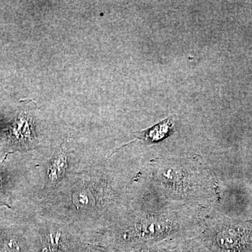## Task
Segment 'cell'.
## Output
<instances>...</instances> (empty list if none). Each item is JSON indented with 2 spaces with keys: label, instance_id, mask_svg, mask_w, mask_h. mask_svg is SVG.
Here are the masks:
<instances>
[{
  "label": "cell",
  "instance_id": "9",
  "mask_svg": "<svg viewBox=\"0 0 252 252\" xmlns=\"http://www.w3.org/2000/svg\"><path fill=\"white\" fill-rule=\"evenodd\" d=\"M126 252H162L151 245H142L127 250Z\"/></svg>",
  "mask_w": 252,
  "mask_h": 252
},
{
  "label": "cell",
  "instance_id": "2",
  "mask_svg": "<svg viewBox=\"0 0 252 252\" xmlns=\"http://www.w3.org/2000/svg\"><path fill=\"white\" fill-rule=\"evenodd\" d=\"M210 243V248L215 252H246L249 248L248 237L230 228L219 230Z\"/></svg>",
  "mask_w": 252,
  "mask_h": 252
},
{
  "label": "cell",
  "instance_id": "8",
  "mask_svg": "<svg viewBox=\"0 0 252 252\" xmlns=\"http://www.w3.org/2000/svg\"><path fill=\"white\" fill-rule=\"evenodd\" d=\"M7 184L8 178L6 172L3 167H0V200L6 192Z\"/></svg>",
  "mask_w": 252,
  "mask_h": 252
},
{
  "label": "cell",
  "instance_id": "1",
  "mask_svg": "<svg viewBox=\"0 0 252 252\" xmlns=\"http://www.w3.org/2000/svg\"><path fill=\"white\" fill-rule=\"evenodd\" d=\"M8 147L14 152H24L34 149L38 144V135L34 117L28 104H23L16 117L7 126Z\"/></svg>",
  "mask_w": 252,
  "mask_h": 252
},
{
  "label": "cell",
  "instance_id": "3",
  "mask_svg": "<svg viewBox=\"0 0 252 252\" xmlns=\"http://www.w3.org/2000/svg\"><path fill=\"white\" fill-rule=\"evenodd\" d=\"M69 166L67 142H63L51 158L46 172V189L54 188L63 180Z\"/></svg>",
  "mask_w": 252,
  "mask_h": 252
},
{
  "label": "cell",
  "instance_id": "7",
  "mask_svg": "<svg viewBox=\"0 0 252 252\" xmlns=\"http://www.w3.org/2000/svg\"><path fill=\"white\" fill-rule=\"evenodd\" d=\"M172 252H205L203 248L193 244H187L175 249Z\"/></svg>",
  "mask_w": 252,
  "mask_h": 252
},
{
  "label": "cell",
  "instance_id": "4",
  "mask_svg": "<svg viewBox=\"0 0 252 252\" xmlns=\"http://www.w3.org/2000/svg\"><path fill=\"white\" fill-rule=\"evenodd\" d=\"M0 252H32L26 240L11 230H0Z\"/></svg>",
  "mask_w": 252,
  "mask_h": 252
},
{
  "label": "cell",
  "instance_id": "6",
  "mask_svg": "<svg viewBox=\"0 0 252 252\" xmlns=\"http://www.w3.org/2000/svg\"><path fill=\"white\" fill-rule=\"evenodd\" d=\"M97 195L94 194L92 189L89 188H81L75 190L73 194L72 199L73 203L78 209L89 210L94 207L97 201Z\"/></svg>",
  "mask_w": 252,
  "mask_h": 252
},
{
  "label": "cell",
  "instance_id": "10",
  "mask_svg": "<svg viewBox=\"0 0 252 252\" xmlns=\"http://www.w3.org/2000/svg\"><path fill=\"white\" fill-rule=\"evenodd\" d=\"M6 131H7V127L4 126L3 124L0 122V142L2 140L4 135H6Z\"/></svg>",
  "mask_w": 252,
  "mask_h": 252
},
{
  "label": "cell",
  "instance_id": "5",
  "mask_svg": "<svg viewBox=\"0 0 252 252\" xmlns=\"http://www.w3.org/2000/svg\"><path fill=\"white\" fill-rule=\"evenodd\" d=\"M173 117H170L154 126L152 128L139 133V138L149 142H158L170 135L173 127Z\"/></svg>",
  "mask_w": 252,
  "mask_h": 252
}]
</instances>
